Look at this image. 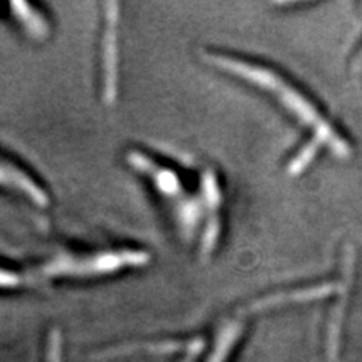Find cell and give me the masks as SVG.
Here are the masks:
<instances>
[{
  "instance_id": "obj_6",
  "label": "cell",
  "mask_w": 362,
  "mask_h": 362,
  "mask_svg": "<svg viewBox=\"0 0 362 362\" xmlns=\"http://www.w3.org/2000/svg\"><path fill=\"white\" fill-rule=\"evenodd\" d=\"M11 6L16 9V16L32 37H41L47 33V23L44 21L41 14H38V11L32 9L28 4H13Z\"/></svg>"
},
{
  "instance_id": "obj_2",
  "label": "cell",
  "mask_w": 362,
  "mask_h": 362,
  "mask_svg": "<svg viewBox=\"0 0 362 362\" xmlns=\"http://www.w3.org/2000/svg\"><path fill=\"white\" fill-rule=\"evenodd\" d=\"M150 259L148 252L136 249H119L93 254L59 252L44 263L38 264L29 276L20 279L21 286L38 284L40 281L54 278H88L115 274L126 267L146 264Z\"/></svg>"
},
{
  "instance_id": "obj_7",
  "label": "cell",
  "mask_w": 362,
  "mask_h": 362,
  "mask_svg": "<svg viewBox=\"0 0 362 362\" xmlns=\"http://www.w3.org/2000/svg\"><path fill=\"white\" fill-rule=\"evenodd\" d=\"M197 352H198V344L194 341V343L190 344V347L187 349V352H186V356H185L183 362H190L192 359H194V356H195Z\"/></svg>"
},
{
  "instance_id": "obj_4",
  "label": "cell",
  "mask_w": 362,
  "mask_h": 362,
  "mask_svg": "<svg viewBox=\"0 0 362 362\" xmlns=\"http://www.w3.org/2000/svg\"><path fill=\"white\" fill-rule=\"evenodd\" d=\"M106 26L103 37V98L106 103H112L117 95V11L115 4H107Z\"/></svg>"
},
{
  "instance_id": "obj_1",
  "label": "cell",
  "mask_w": 362,
  "mask_h": 362,
  "mask_svg": "<svg viewBox=\"0 0 362 362\" xmlns=\"http://www.w3.org/2000/svg\"><path fill=\"white\" fill-rule=\"evenodd\" d=\"M204 59L210 65L221 68L222 71L239 77L274 97L293 118L298 119L303 129L310 132V142L302 146L296 157H293L288 166L290 173H300L320 150H327L341 157L350 154V145L341 132L307 94H303V90L287 81L282 74L270 70L269 66L235 58L233 54L206 52Z\"/></svg>"
},
{
  "instance_id": "obj_5",
  "label": "cell",
  "mask_w": 362,
  "mask_h": 362,
  "mask_svg": "<svg viewBox=\"0 0 362 362\" xmlns=\"http://www.w3.org/2000/svg\"><path fill=\"white\" fill-rule=\"evenodd\" d=\"M243 331V325L239 322H230L226 323L219 335L216 337V343L211 349V354L209 355L206 362H226L228 356L231 355L234 346L237 344Z\"/></svg>"
},
{
  "instance_id": "obj_3",
  "label": "cell",
  "mask_w": 362,
  "mask_h": 362,
  "mask_svg": "<svg viewBox=\"0 0 362 362\" xmlns=\"http://www.w3.org/2000/svg\"><path fill=\"white\" fill-rule=\"evenodd\" d=\"M0 189L16 192L17 195L37 204L38 207H47L50 204L47 190L38 183V180L4 157H0Z\"/></svg>"
}]
</instances>
